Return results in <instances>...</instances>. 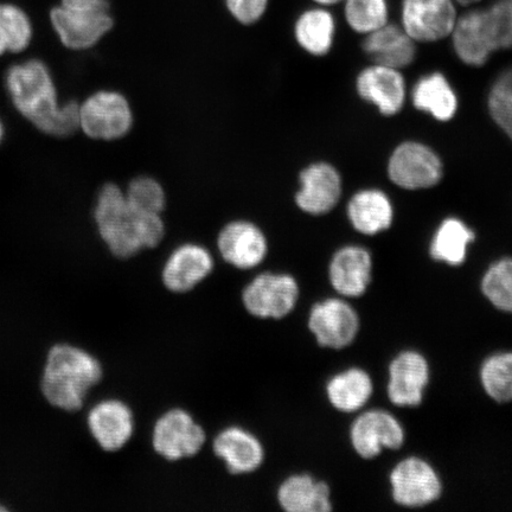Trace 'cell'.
<instances>
[{
    "instance_id": "obj_28",
    "label": "cell",
    "mask_w": 512,
    "mask_h": 512,
    "mask_svg": "<svg viewBox=\"0 0 512 512\" xmlns=\"http://www.w3.org/2000/svg\"><path fill=\"white\" fill-rule=\"evenodd\" d=\"M475 240V234L458 219H447L437 230L431 245L434 260L451 266L462 265L466 258L467 247Z\"/></svg>"
},
{
    "instance_id": "obj_33",
    "label": "cell",
    "mask_w": 512,
    "mask_h": 512,
    "mask_svg": "<svg viewBox=\"0 0 512 512\" xmlns=\"http://www.w3.org/2000/svg\"><path fill=\"white\" fill-rule=\"evenodd\" d=\"M345 19L358 34L368 35L388 23L387 0H345Z\"/></svg>"
},
{
    "instance_id": "obj_16",
    "label": "cell",
    "mask_w": 512,
    "mask_h": 512,
    "mask_svg": "<svg viewBox=\"0 0 512 512\" xmlns=\"http://www.w3.org/2000/svg\"><path fill=\"white\" fill-rule=\"evenodd\" d=\"M390 483L395 502L407 508L424 507L441 495L437 472L419 458H409L396 465Z\"/></svg>"
},
{
    "instance_id": "obj_12",
    "label": "cell",
    "mask_w": 512,
    "mask_h": 512,
    "mask_svg": "<svg viewBox=\"0 0 512 512\" xmlns=\"http://www.w3.org/2000/svg\"><path fill=\"white\" fill-rule=\"evenodd\" d=\"M388 175L402 189H428L443 178V164L430 147L407 142L396 147L390 157Z\"/></svg>"
},
{
    "instance_id": "obj_3",
    "label": "cell",
    "mask_w": 512,
    "mask_h": 512,
    "mask_svg": "<svg viewBox=\"0 0 512 512\" xmlns=\"http://www.w3.org/2000/svg\"><path fill=\"white\" fill-rule=\"evenodd\" d=\"M104 377V364L91 352L72 344H56L43 369L42 393L51 406L78 412Z\"/></svg>"
},
{
    "instance_id": "obj_15",
    "label": "cell",
    "mask_w": 512,
    "mask_h": 512,
    "mask_svg": "<svg viewBox=\"0 0 512 512\" xmlns=\"http://www.w3.org/2000/svg\"><path fill=\"white\" fill-rule=\"evenodd\" d=\"M299 184L294 201L305 214H328L341 200L342 178L329 163L318 162L306 166L299 174Z\"/></svg>"
},
{
    "instance_id": "obj_18",
    "label": "cell",
    "mask_w": 512,
    "mask_h": 512,
    "mask_svg": "<svg viewBox=\"0 0 512 512\" xmlns=\"http://www.w3.org/2000/svg\"><path fill=\"white\" fill-rule=\"evenodd\" d=\"M430 377L424 357L418 352L406 351L390 364L388 395L396 406L420 405Z\"/></svg>"
},
{
    "instance_id": "obj_30",
    "label": "cell",
    "mask_w": 512,
    "mask_h": 512,
    "mask_svg": "<svg viewBox=\"0 0 512 512\" xmlns=\"http://www.w3.org/2000/svg\"><path fill=\"white\" fill-rule=\"evenodd\" d=\"M480 10V27L486 43L494 54L512 48V0H496Z\"/></svg>"
},
{
    "instance_id": "obj_27",
    "label": "cell",
    "mask_w": 512,
    "mask_h": 512,
    "mask_svg": "<svg viewBox=\"0 0 512 512\" xmlns=\"http://www.w3.org/2000/svg\"><path fill=\"white\" fill-rule=\"evenodd\" d=\"M451 36L454 50L467 66L482 67L489 61L492 53L480 27L479 9L458 17Z\"/></svg>"
},
{
    "instance_id": "obj_19",
    "label": "cell",
    "mask_w": 512,
    "mask_h": 512,
    "mask_svg": "<svg viewBox=\"0 0 512 512\" xmlns=\"http://www.w3.org/2000/svg\"><path fill=\"white\" fill-rule=\"evenodd\" d=\"M357 91L361 98L379 108L383 115L398 114L405 104L406 86L399 69L377 66L358 75Z\"/></svg>"
},
{
    "instance_id": "obj_13",
    "label": "cell",
    "mask_w": 512,
    "mask_h": 512,
    "mask_svg": "<svg viewBox=\"0 0 512 512\" xmlns=\"http://www.w3.org/2000/svg\"><path fill=\"white\" fill-rule=\"evenodd\" d=\"M454 0H403L402 28L415 42L431 43L451 36L457 22Z\"/></svg>"
},
{
    "instance_id": "obj_29",
    "label": "cell",
    "mask_w": 512,
    "mask_h": 512,
    "mask_svg": "<svg viewBox=\"0 0 512 512\" xmlns=\"http://www.w3.org/2000/svg\"><path fill=\"white\" fill-rule=\"evenodd\" d=\"M31 19L27 12L11 3H0V56L27 50L32 40Z\"/></svg>"
},
{
    "instance_id": "obj_39",
    "label": "cell",
    "mask_w": 512,
    "mask_h": 512,
    "mask_svg": "<svg viewBox=\"0 0 512 512\" xmlns=\"http://www.w3.org/2000/svg\"><path fill=\"white\" fill-rule=\"evenodd\" d=\"M454 2L458 3L459 5H463V6H471L473 4L480 2V0H454Z\"/></svg>"
},
{
    "instance_id": "obj_26",
    "label": "cell",
    "mask_w": 512,
    "mask_h": 512,
    "mask_svg": "<svg viewBox=\"0 0 512 512\" xmlns=\"http://www.w3.org/2000/svg\"><path fill=\"white\" fill-rule=\"evenodd\" d=\"M335 18L324 9L305 11L294 25V37L300 48L313 56H325L334 44Z\"/></svg>"
},
{
    "instance_id": "obj_25",
    "label": "cell",
    "mask_w": 512,
    "mask_h": 512,
    "mask_svg": "<svg viewBox=\"0 0 512 512\" xmlns=\"http://www.w3.org/2000/svg\"><path fill=\"white\" fill-rule=\"evenodd\" d=\"M373 394V382L366 371L349 369L326 384V396L339 412L351 413L362 408Z\"/></svg>"
},
{
    "instance_id": "obj_35",
    "label": "cell",
    "mask_w": 512,
    "mask_h": 512,
    "mask_svg": "<svg viewBox=\"0 0 512 512\" xmlns=\"http://www.w3.org/2000/svg\"><path fill=\"white\" fill-rule=\"evenodd\" d=\"M488 106L492 119L512 140V95L492 87Z\"/></svg>"
},
{
    "instance_id": "obj_34",
    "label": "cell",
    "mask_w": 512,
    "mask_h": 512,
    "mask_svg": "<svg viewBox=\"0 0 512 512\" xmlns=\"http://www.w3.org/2000/svg\"><path fill=\"white\" fill-rule=\"evenodd\" d=\"M482 290L498 310L512 313V259L498 261L489 268Z\"/></svg>"
},
{
    "instance_id": "obj_8",
    "label": "cell",
    "mask_w": 512,
    "mask_h": 512,
    "mask_svg": "<svg viewBox=\"0 0 512 512\" xmlns=\"http://www.w3.org/2000/svg\"><path fill=\"white\" fill-rule=\"evenodd\" d=\"M211 452L233 477H247L265 466V441L251 428L233 424L220 428L211 439Z\"/></svg>"
},
{
    "instance_id": "obj_38",
    "label": "cell",
    "mask_w": 512,
    "mask_h": 512,
    "mask_svg": "<svg viewBox=\"0 0 512 512\" xmlns=\"http://www.w3.org/2000/svg\"><path fill=\"white\" fill-rule=\"evenodd\" d=\"M320 5L330 6L343 2V0H315Z\"/></svg>"
},
{
    "instance_id": "obj_4",
    "label": "cell",
    "mask_w": 512,
    "mask_h": 512,
    "mask_svg": "<svg viewBox=\"0 0 512 512\" xmlns=\"http://www.w3.org/2000/svg\"><path fill=\"white\" fill-rule=\"evenodd\" d=\"M49 18L62 46L76 51L95 47L114 27L108 0H61Z\"/></svg>"
},
{
    "instance_id": "obj_40",
    "label": "cell",
    "mask_w": 512,
    "mask_h": 512,
    "mask_svg": "<svg viewBox=\"0 0 512 512\" xmlns=\"http://www.w3.org/2000/svg\"><path fill=\"white\" fill-rule=\"evenodd\" d=\"M2 138H3V126H2V124H0V142H2Z\"/></svg>"
},
{
    "instance_id": "obj_41",
    "label": "cell",
    "mask_w": 512,
    "mask_h": 512,
    "mask_svg": "<svg viewBox=\"0 0 512 512\" xmlns=\"http://www.w3.org/2000/svg\"><path fill=\"white\" fill-rule=\"evenodd\" d=\"M6 510H8V509H6L5 507H3L2 504H0V511H6Z\"/></svg>"
},
{
    "instance_id": "obj_1",
    "label": "cell",
    "mask_w": 512,
    "mask_h": 512,
    "mask_svg": "<svg viewBox=\"0 0 512 512\" xmlns=\"http://www.w3.org/2000/svg\"><path fill=\"white\" fill-rule=\"evenodd\" d=\"M5 83L16 110L38 131L54 138H69L80 131L79 102L60 104L53 75L43 61L15 64L6 73Z\"/></svg>"
},
{
    "instance_id": "obj_22",
    "label": "cell",
    "mask_w": 512,
    "mask_h": 512,
    "mask_svg": "<svg viewBox=\"0 0 512 512\" xmlns=\"http://www.w3.org/2000/svg\"><path fill=\"white\" fill-rule=\"evenodd\" d=\"M363 50L377 66L394 69L411 66L416 56L413 38L403 28L388 23L367 35Z\"/></svg>"
},
{
    "instance_id": "obj_7",
    "label": "cell",
    "mask_w": 512,
    "mask_h": 512,
    "mask_svg": "<svg viewBox=\"0 0 512 512\" xmlns=\"http://www.w3.org/2000/svg\"><path fill=\"white\" fill-rule=\"evenodd\" d=\"M80 131L99 142H115L128 136L134 126L130 100L118 91H102L89 95L79 107Z\"/></svg>"
},
{
    "instance_id": "obj_2",
    "label": "cell",
    "mask_w": 512,
    "mask_h": 512,
    "mask_svg": "<svg viewBox=\"0 0 512 512\" xmlns=\"http://www.w3.org/2000/svg\"><path fill=\"white\" fill-rule=\"evenodd\" d=\"M94 221L102 242L115 259L127 261L163 242V215L146 214L128 203L117 183L102 185L94 208Z\"/></svg>"
},
{
    "instance_id": "obj_23",
    "label": "cell",
    "mask_w": 512,
    "mask_h": 512,
    "mask_svg": "<svg viewBox=\"0 0 512 512\" xmlns=\"http://www.w3.org/2000/svg\"><path fill=\"white\" fill-rule=\"evenodd\" d=\"M348 215L357 232L376 235L392 224L393 207L382 191L364 190L351 198Z\"/></svg>"
},
{
    "instance_id": "obj_10",
    "label": "cell",
    "mask_w": 512,
    "mask_h": 512,
    "mask_svg": "<svg viewBox=\"0 0 512 512\" xmlns=\"http://www.w3.org/2000/svg\"><path fill=\"white\" fill-rule=\"evenodd\" d=\"M87 427L101 451L115 454L132 443L137 432V416L126 400L108 398L89 409Z\"/></svg>"
},
{
    "instance_id": "obj_5",
    "label": "cell",
    "mask_w": 512,
    "mask_h": 512,
    "mask_svg": "<svg viewBox=\"0 0 512 512\" xmlns=\"http://www.w3.org/2000/svg\"><path fill=\"white\" fill-rule=\"evenodd\" d=\"M208 441L207 428L188 408H166L153 421L152 451L165 463L181 464L200 456Z\"/></svg>"
},
{
    "instance_id": "obj_14",
    "label": "cell",
    "mask_w": 512,
    "mask_h": 512,
    "mask_svg": "<svg viewBox=\"0 0 512 512\" xmlns=\"http://www.w3.org/2000/svg\"><path fill=\"white\" fill-rule=\"evenodd\" d=\"M307 328L319 347L339 350L354 342L360 319L349 304L329 298L312 306Z\"/></svg>"
},
{
    "instance_id": "obj_37",
    "label": "cell",
    "mask_w": 512,
    "mask_h": 512,
    "mask_svg": "<svg viewBox=\"0 0 512 512\" xmlns=\"http://www.w3.org/2000/svg\"><path fill=\"white\" fill-rule=\"evenodd\" d=\"M492 87L501 89V91L512 95V67L504 70V72L498 76V79Z\"/></svg>"
},
{
    "instance_id": "obj_9",
    "label": "cell",
    "mask_w": 512,
    "mask_h": 512,
    "mask_svg": "<svg viewBox=\"0 0 512 512\" xmlns=\"http://www.w3.org/2000/svg\"><path fill=\"white\" fill-rule=\"evenodd\" d=\"M216 262L210 249L201 243L185 242L172 249L160 271V281L174 296H187L214 273Z\"/></svg>"
},
{
    "instance_id": "obj_11",
    "label": "cell",
    "mask_w": 512,
    "mask_h": 512,
    "mask_svg": "<svg viewBox=\"0 0 512 512\" xmlns=\"http://www.w3.org/2000/svg\"><path fill=\"white\" fill-rule=\"evenodd\" d=\"M216 247L228 266L242 272L260 267L270 254V241L264 229L249 220L224 224L217 234Z\"/></svg>"
},
{
    "instance_id": "obj_24",
    "label": "cell",
    "mask_w": 512,
    "mask_h": 512,
    "mask_svg": "<svg viewBox=\"0 0 512 512\" xmlns=\"http://www.w3.org/2000/svg\"><path fill=\"white\" fill-rule=\"evenodd\" d=\"M413 104L439 121H448L457 113L458 99L445 76L433 73L416 83Z\"/></svg>"
},
{
    "instance_id": "obj_32",
    "label": "cell",
    "mask_w": 512,
    "mask_h": 512,
    "mask_svg": "<svg viewBox=\"0 0 512 512\" xmlns=\"http://www.w3.org/2000/svg\"><path fill=\"white\" fill-rule=\"evenodd\" d=\"M485 392L497 402L512 401V352L486 360L480 371Z\"/></svg>"
},
{
    "instance_id": "obj_20",
    "label": "cell",
    "mask_w": 512,
    "mask_h": 512,
    "mask_svg": "<svg viewBox=\"0 0 512 512\" xmlns=\"http://www.w3.org/2000/svg\"><path fill=\"white\" fill-rule=\"evenodd\" d=\"M275 503L286 512H329L330 486L309 473L287 476L275 489Z\"/></svg>"
},
{
    "instance_id": "obj_31",
    "label": "cell",
    "mask_w": 512,
    "mask_h": 512,
    "mask_svg": "<svg viewBox=\"0 0 512 512\" xmlns=\"http://www.w3.org/2000/svg\"><path fill=\"white\" fill-rule=\"evenodd\" d=\"M124 191L128 203L142 213L163 215L168 204L163 184L152 176L132 178Z\"/></svg>"
},
{
    "instance_id": "obj_21",
    "label": "cell",
    "mask_w": 512,
    "mask_h": 512,
    "mask_svg": "<svg viewBox=\"0 0 512 512\" xmlns=\"http://www.w3.org/2000/svg\"><path fill=\"white\" fill-rule=\"evenodd\" d=\"M371 256L366 249L348 246L332 256L329 279L335 291L345 297H360L370 284Z\"/></svg>"
},
{
    "instance_id": "obj_6",
    "label": "cell",
    "mask_w": 512,
    "mask_h": 512,
    "mask_svg": "<svg viewBox=\"0 0 512 512\" xmlns=\"http://www.w3.org/2000/svg\"><path fill=\"white\" fill-rule=\"evenodd\" d=\"M300 286L290 273L265 271L243 286L240 303L249 317L260 322H280L296 310Z\"/></svg>"
},
{
    "instance_id": "obj_36",
    "label": "cell",
    "mask_w": 512,
    "mask_h": 512,
    "mask_svg": "<svg viewBox=\"0 0 512 512\" xmlns=\"http://www.w3.org/2000/svg\"><path fill=\"white\" fill-rule=\"evenodd\" d=\"M227 8L236 21L252 25L265 15L268 0H226Z\"/></svg>"
},
{
    "instance_id": "obj_17",
    "label": "cell",
    "mask_w": 512,
    "mask_h": 512,
    "mask_svg": "<svg viewBox=\"0 0 512 512\" xmlns=\"http://www.w3.org/2000/svg\"><path fill=\"white\" fill-rule=\"evenodd\" d=\"M351 441L362 458L371 459L379 456L383 448L398 450L405 441V432L392 414L370 411L352 425Z\"/></svg>"
}]
</instances>
